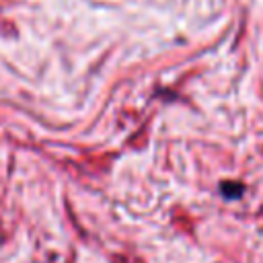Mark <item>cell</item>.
<instances>
[{
	"instance_id": "1",
	"label": "cell",
	"mask_w": 263,
	"mask_h": 263,
	"mask_svg": "<svg viewBox=\"0 0 263 263\" xmlns=\"http://www.w3.org/2000/svg\"><path fill=\"white\" fill-rule=\"evenodd\" d=\"M222 193L228 195V197H238L242 193V187L238 183H224L222 185Z\"/></svg>"
}]
</instances>
